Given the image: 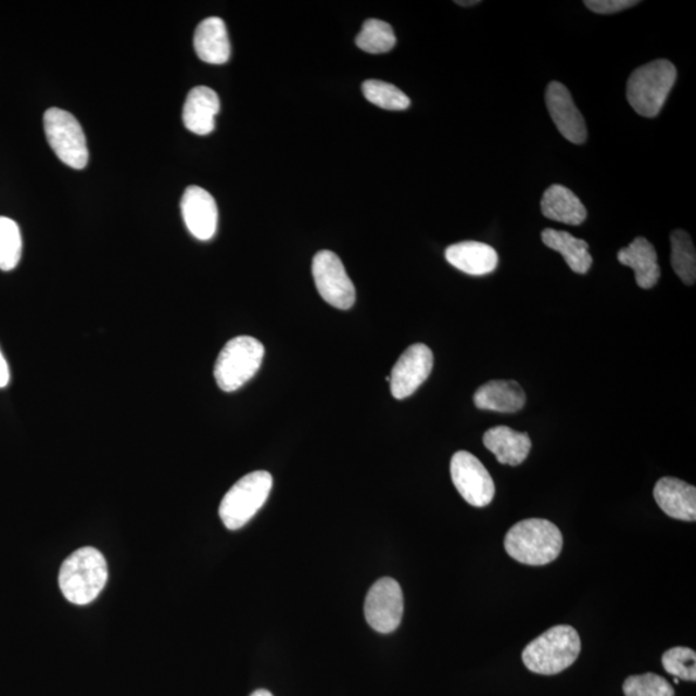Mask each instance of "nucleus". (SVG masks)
Instances as JSON below:
<instances>
[{"label":"nucleus","mask_w":696,"mask_h":696,"mask_svg":"<svg viewBox=\"0 0 696 696\" xmlns=\"http://www.w3.org/2000/svg\"><path fill=\"white\" fill-rule=\"evenodd\" d=\"M673 681H674V684L679 685V682H680V680H679V679L674 678V680H673Z\"/></svg>","instance_id":"33"},{"label":"nucleus","mask_w":696,"mask_h":696,"mask_svg":"<svg viewBox=\"0 0 696 696\" xmlns=\"http://www.w3.org/2000/svg\"><path fill=\"white\" fill-rule=\"evenodd\" d=\"M23 254V238L15 220L0 217V270L12 271Z\"/></svg>","instance_id":"26"},{"label":"nucleus","mask_w":696,"mask_h":696,"mask_svg":"<svg viewBox=\"0 0 696 696\" xmlns=\"http://www.w3.org/2000/svg\"><path fill=\"white\" fill-rule=\"evenodd\" d=\"M251 696H274V695L270 692L265 691V688H260V691L252 693Z\"/></svg>","instance_id":"31"},{"label":"nucleus","mask_w":696,"mask_h":696,"mask_svg":"<svg viewBox=\"0 0 696 696\" xmlns=\"http://www.w3.org/2000/svg\"><path fill=\"white\" fill-rule=\"evenodd\" d=\"M544 245L561 254L568 266L577 274H587L592 266L590 245L583 239H577L567 231L546 229L542 232Z\"/></svg>","instance_id":"22"},{"label":"nucleus","mask_w":696,"mask_h":696,"mask_svg":"<svg viewBox=\"0 0 696 696\" xmlns=\"http://www.w3.org/2000/svg\"><path fill=\"white\" fill-rule=\"evenodd\" d=\"M671 246L674 273L686 286H693L696 280V252L691 236L684 230L673 231Z\"/></svg>","instance_id":"23"},{"label":"nucleus","mask_w":696,"mask_h":696,"mask_svg":"<svg viewBox=\"0 0 696 696\" xmlns=\"http://www.w3.org/2000/svg\"><path fill=\"white\" fill-rule=\"evenodd\" d=\"M618 261L635 271L637 286L651 289L660 279V267L656 248L645 238H636L632 243L618 252Z\"/></svg>","instance_id":"19"},{"label":"nucleus","mask_w":696,"mask_h":696,"mask_svg":"<svg viewBox=\"0 0 696 696\" xmlns=\"http://www.w3.org/2000/svg\"><path fill=\"white\" fill-rule=\"evenodd\" d=\"M654 498L670 518L696 520V489L687 482L674 478L660 479L654 488Z\"/></svg>","instance_id":"14"},{"label":"nucleus","mask_w":696,"mask_h":696,"mask_svg":"<svg viewBox=\"0 0 696 696\" xmlns=\"http://www.w3.org/2000/svg\"><path fill=\"white\" fill-rule=\"evenodd\" d=\"M105 557L99 549L83 547L61 565L59 584L62 595L75 605H87L99 597L107 582Z\"/></svg>","instance_id":"1"},{"label":"nucleus","mask_w":696,"mask_h":696,"mask_svg":"<svg viewBox=\"0 0 696 696\" xmlns=\"http://www.w3.org/2000/svg\"><path fill=\"white\" fill-rule=\"evenodd\" d=\"M194 47L198 58L206 64H226L231 56V45L225 21L219 17L202 21L197 27Z\"/></svg>","instance_id":"17"},{"label":"nucleus","mask_w":696,"mask_h":696,"mask_svg":"<svg viewBox=\"0 0 696 696\" xmlns=\"http://www.w3.org/2000/svg\"><path fill=\"white\" fill-rule=\"evenodd\" d=\"M356 45L360 50L368 53L390 52L396 45L394 29L384 21L367 20L363 25L362 31L357 34Z\"/></svg>","instance_id":"24"},{"label":"nucleus","mask_w":696,"mask_h":696,"mask_svg":"<svg viewBox=\"0 0 696 696\" xmlns=\"http://www.w3.org/2000/svg\"><path fill=\"white\" fill-rule=\"evenodd\" d=\"M364 611L375 631L388 635L398 629L404 615V595L395 579L382 578L371 585Z\"/></svg>","instance_id":"9"},{"label":"nucleus","mask_w":696,"mask_h":696,"mask_svg":"<svg viewBox=\"0 0 696 696\" xmlns=\"http://www.w3.org/2000/svg\"><path fill=\"white\" fill-rule=\"evenodd\" d=\"M584 4L598 15H611V13L632 9L638 2L637 0H585Z\"/></svg>","instance_id":"29"},{"label":"nucleus","mask_w":696,"mask_h":696,"mask_svg":"<svg viewBox=\"0 0 696 696\" xmlns=\"http://www.w3.org/2000/svg\"><path fill=\"white\" fill-rule=\"evenodd\" d=\"M625 696H674L673 687L656 673L631 676L624 681Z\"/></svg>","instance_id":"28"},{"label":"nucleus","mask_w":696,"mask_h":696,"mask_svg":"<svg viewBox=\"0 0 696 696\" xmlns=\"http://www.w3.org/2000/svg\"><path fill=\"white\" fill-rule=\"evenodd\" d=\"M273 489V477L267 471H254L241 478L219 505V518L229 530H239L264 507Z\"/></svg>","instance_id":"6"},{"label":"nucleus","mask_w":696,"mask_h":696,"mask_svg":"<svg viewBox=\"0 0 696 696\" xmlns=\"http://www.w3.org/2000/svg\"><path fill=\"white\" fill-rule=\"evenodd\" d=\"M581 649V637L573 627L556 625L523 649L522 661L529 671L553 676L573 666Z\"/></svg>","instance_id":"3"},{"label":"nucleus","mask_w":696,"mask_h":696,"mask_svg":"<svg viewBox=\"0 0 696 696\" xmlns=\"http://www.w3.org/2000/svg\"><path fill=\"white\" fill-rule=\"evenodd\" d=\"M482 441L501 465L519 466L532 451V440L528 433L515 431L506 426L488 430Z\"/></svg>","instance_id":"18"},{"label":"nucleus","mask_w":696,"mask_h":696,"mask_svg":"<svg viewBox=\"0 0 696 696\" xmlns=\"http://www.w3.org/2000/svg\"><path fill=\"white\" fill-rule=\"evenodd\" d=\"M218 94L210 87L192 88L186 99L182 119L190 132L206 136L216 127V116L219 113Z\"/></svg>","instance_id":"16"},{"label":"nucleus","mask_w":696,"mask_h":696,"mask_svg":"<svg viewBox=\"0 0 696 696\" xmlns=\"http://www.w3.org/2000/svg\"><path fill=\"white\" fill-rule=\"evenodd\" d=\"M546 105L555 126L570 142L581 144L587 140V127L569 89L558 81H551L546 92Z\"/></svg>","instance_id":"12"},{"label":"nucleus","mask_w":696,"mask_h":696,"mask_svg":"<svg viewBox=\"0 0 696 696\" xmlns=\"http://www.w3.org/2000/svg\"><path fill=\"white\" fill-rule=\"evenodd\" d=\"M433 354L423 343L412 344L398 357L390 376L391 394L397 400L412 396L430 377Z\"/></svg>","instance_id":"11"},{"label":"nucleus","mask_w":696,"mask_h":696,"mask_svg":"<svg viewBox=\"0 0 696 696\" xmlns=\"http://www.w3.org/2000/svg\"><path fill=\"white\" fill-rule=\"evenodd\" d=\"M11 379L9 363H7L2 351H0V389L7 388Z\"/></svg>","instance_id":"30"},{"label":"nucleus","mask_w":696,"mask_h":696,"mask_svg":"<svg viewBox=\"0 0 696 696\" xmlns=\"http://www.w3.org/2000/svg\"><path fill=\"white\" fill-rule=\"evenodd\" d=\"M265 357V347L251 336H239L227 342L215 365L218 388L233 392L256 376Z\"/></svg>","instance_id":"5"},{"label":"nucleus","mask_w":696,"mask_h":696,"mask_svg":"<svg viewBox=\"0 0 696 696\" xmlns=\"http://www.w3.org/2000/svg\"><path fill=\"white\" fill-rule=\"evenodd\" d=\"M45 132L48 143L62 163L73 169L86 168L89 157L87 139L73 114L58 107L48 109Z\"/></svg>","instance_id":"7"},{"label":"nucleus","mask_w":696,"mask_h":696,"mask_svg":"<svg viewBox=\"0 0 696 696\" xmlns=\"http://www.w3.org/2000/svg\"><path fill=\"white\" fill-rule=\"evenodd\" d=\"M661 665L668 673L679 680H696V653L688 647H673L666 651Z\"/></svg>","instance_id":"27"},{"label":"nucleus","mask_w":696,"mask_h":696,"mask_svg":"<svg viewBox=\"0 0 696 696\" xmlns=\"http://www.w3.org/2000/svg\"><path fill=\"white\" fill-rule=\"evenodd\" d=\"M541 210L544 217L571 226L582 225L587 218L581 200L562 185H553L544 191Z\"/></svg>","instance_id":"21"},{"label":"nucleus","mask_w":696,"mask_h":696,"mask_svg":"<svg viewBox=\"0 0 696 696\" xmlns=\"http://www.w3.org/2000/svg\"><path fill=\"white\" fill-rule=\"evenodd\" d=\"M182 217L191 236L198 240L208 241L216 236L218 208L215 198L208 191L190 186L181 200Z\"/></svg>","instance_id":"13"},{"label":"nucleus","mask_w":696,"mask_h":696,"mask_svg":"<svg viewBox=\"0 0 696 696\" xmlns=\"http://www.w3.org/2000/svg\"><path fill=\"white\" fill-rule=\"evenodd\" d=\"M363 93L365 99L374 103V105L384 110H392V112H400V110H406L410 106V99L402 89L382 80L370 79L364 81Z\"/></svg>","instance_id":"25"},{"label":"nucleus","mask_w":696,"mask_h":696,"mask_svg":"<svg viewBox=\"0 0 696 696\" xmlns=\"http://www.w3.org/2000/svg\"><path fill=\"white\" fill-rule=\"evenodd\" d=\"M313 277L324 301L330 306L349 309L354 306L356 291L346 268L336 253L321 251L313 261Z\"/></svg>","instance_id":"8"},{"label":"nucleus","mask_w":696,"mask_h":696,"mask_svg":"<svg viewBox=\"0 0 696 696\" xmlns=\"http://www.w3.org/2000/svg\"><path fill=\"white\" fill-rule=\"evenodd\" d=\"M473 403L482 410L516 413L526 406L527 395L516 381H491L481 385Z\"/></svg>","instance_id":"20"},{"label":"nucleus","mask_w":696,"mask_h":696,"mask_svg":"<svg viewBox=\"0 0 696 696\" xmlns=\"http://www.w3.org/2000/svg\"><path fill=\"white\" fill-rule=\"evenodd\" d=\"M676 78L678 71L671 61H653L632 73L627 83V100L641 116L656 118Z\"/></svg>","instance_id":"4"},{"label":"nucleus","mask_w":696,"mask_h":696,"mask_svg":"<svg viewBox=\"0 0 696 696\" xmlns=\"http://www.w3.org/2000/svg\"><path fill=\"white\" fill-rule=\"evenodd\" d=\"M564 537L554 522L528 519L508 530L505 540L507 554L530 567H542L560 556Z\"/></svg>","instance_id":"2"},{"label":"nucleus","mask_w":696,"mask_h":696,"mask_svg":"<svg viewBox=\"0 0 696 696\" xmlns=\"http://www.w3.org/2000/svg\"><path fill=\"white\" fill-rule=\"evenodd\" d=\"M454 486L468 505L486 507L495 495V484L484 465L473 454L460 451L451 461Z\"/></svg>","instance_id":"10"},{"label":"nucleus","mask_w":696,"mask_h":696,"mask_svg":"<svg viewBox=\"0 0 696 696\" xmlns=\"http://www.w3.org/2000/svg\"><path fill=\"white\" fill-rule=\"evenodd\" d=\"M456 3L461 5V7H470V5H477L480 2H479V0H471V2H459V0H458V2H456Z\"/></svg>","instance_id":"32"},{"label":"nucleus","mask_w":696,"mask_h":696,"mask_svg":"<svg viewBox=\"0 0 696 696\" xmlns=\"http://www.w3.org/2000/svg\"><path fill=\"white\" fill-rule=\"evenodd\" d=\"M445 258L453 267L472 277H482L497 270L498 253L480 241H460L446 248Z\"/></svg>","instance_id":"15"}]
</instances>
